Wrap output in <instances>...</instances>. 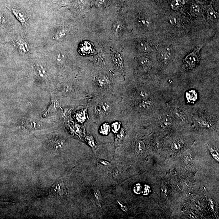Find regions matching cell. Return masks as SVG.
Instances as JSON below:
<instances>
[{"label":"cell","mask_w":219,"mask_h":219,"mask_svg":"<svg viewBox=\"0 0 219 219\" xmlns=\"http://www.w3.org/2000/svg\"><path fill=\"white\" fill-rule=\"evenodd\" d=\"M37 70L38 71L39 74H40V76L43 77H45L46 76H47V74L46 73V71H45L44 70L42 67L41 66L38 67Z\"/></svg>","instance_id":"cell-19"},{"label":"cell","mask_w":219,"mask_h":219,"mask_svg":"<svg viewBox=\"0 0 219 219\" xmlns=\"http://www.w3.org/2000/svg\"><path fill=\"white\" fill-rule=\"evenodd\" d=\"M98 1L100 5H104L106 3V0H99Z\"/></svg>","instance_id":"cell-24"},{"label":"cell","mask_w":219,"mask_h":219,"mask_svg":"<svg viewBox=\"0 0 219 219\" xmlns=\"http://www.w3.org/2000/svg\"><path fill=\"white\" fill-rule=\"evenodd\" d=\"M122 28V24L120 22H117L113 25V30L116 33H117L120 32Z\"/></svg>","instance_id":"cell-16"},{"label":"cell","mask_w":219,"mask_h":219,"mask_svg":"<svg viewBox=\"0 0 219 219\" xmlns=\"http://www.w3.org/2000/svg\"><path fill=\"white\" fill-rule=\"evenodd\" d=\"M207 20L210 21H214L218 19L219 13L214 10L212 6V2L206 6L205 8Z\"/></svg>","instance_id":"cell-3"},{"label":"cell","mask_w":219,"mask_h":219,"mask_svg":"<svg viewBox=\"0 0 219 219\" xmlns=\"http://www.w3.org/2000/svg\"><path fill=\"white\" fill-rule=\"evenodd\" d=\"M13 13L17 19L23 25L26 26L28 23V18L23 11L19 9H12Z\"/></svg>","instance_id":"cell-5"},{"label":"cell","mask_w":219,"mask_h":219,"mask_svg":"<svg viewBox=\"0 0 219 219\" xmlns=\"http://www.w3.org/2000/svg\"><path fill=\"white\" fill-rule=\"evenodd\" d=\"M139 49L142 52H149L152 51V49L149 44L146 42L142 41L139 44Z\"/></svg>","instance_id":"cell-10"},{"label":"cell","mask_w":219,"mask_h":219,"mask_svg":"<svg viewBox=\"0 0 219 219\" xmlns=\"http://www.w3.org/2000/svg\"><path fill=\"white\" fill-rule=\"evenodd\" d=\"M152 102L150 101L146 100L140 103L139 105V107L141 109H146L149 108L151 106Z\"/></svg>","instance_id":"cell-14"},{"label":"cell","mask_w":219,"mask_h":219,"mask_svg":"<svg viewBox=\"0 0 219 219\" xmlns=\"http://www.w3.org/2000/svg\"><path fill=\"white\" fill-rule=\"evenodd\" d=\"M65 57L64 55L61 53L58 54L57 56V60L59 62H62L64 60Z\"/></svg>","instance_id":"cell-21"},{"label":"cell","mask_w":219,"mask_h":219,"mask_svg":"<svg viewBox=\"0 0 219 219\" xmlns=\"http://www.w3.org/2000/svg\"><path fill=\"white\" fill-rule=\"evenodd\" d=\"M139 63L143 68H147L150 65L151 62L147 58L142 57L139 60Z\"/></svg>","instance_id":"cell-13"},{"label":"cell","mask_w":219,"mask_h":219,"mask_svg":"<svg viewBox=\"0 0 219 219\" xmlns=\"http://www.w3.org/2000/svg\"><path fill=\"white\" fill-rule=\"evenodd\" d=\"M172 124V120L169 117L165 116L163 117L160 122L161 126L163 128H166L170 126Z\"/></svg>","instance_id":"cell-11"},{"label":"cell","mask_w":219,"mask_h":219,"mask_svg":"<svg viewBox=\"0 0 219 219\" xmlns=\"http://www.w3.org/2000/svg\"><path fill=\"white\" fill-rule=\"evenodd\" d=\"M144 147H145V146H144V143L142 141H139L137 144V149L139 151H143V150L144 149Z\"/></svg>","instance_id":"cell-20"},{"label":"cell","mask_w":219,"mask_h":219,"mask_svg":"<svg viewBox=\"0 0 219 219\" xmlns=\"http://www.w3.org/2000/svg\"><path fill=\"white\" fill-rule=\"evenodd\" d=\"M96 111L99 114L108 113L111 110V106L107 102H102L98 105L96 108Z\"/></svg>","instance_id":"cell-6"},{"label":"cell","mask_w":219,"mask_h":219,"mask_svg":"<svg viewBox=\"0 0 219 219\" xmlns=\"http://www.w3.org/2000/svg\"><path fill=\"white\" fill-rule=\"evenodd\" d=\"M68 33V30L67 28H62L55 32L54 38L58 40L62 39L66 36Z\"/></svg>","instance_id":"cell-8"},{"label":"cell","mask_w":219,"mask_h":219,"mask_svg":"<svg viewBox=\"0 0 219 219\" xmlns=\"http://www.w3.org/2000/svg\"><path fill=\"white\" fill-rule=\"evenodd\" d=\"M202 46H199L193 50L183 60L184 66L185 68L188 70H191L194 68L199 62L200 52Z\"/></svg>","instance_id":"cell-1"},{"label":"cell","mask_w":219,"mask_h":219,"mask_svg":"<svg viewBox=\"0 0 219 219\" xmlns=\"http://www.w3.org/2000/svg\"><path fill=\"white\" fill-rule=\"evenodd\" d=\"M191 11L192 14L196 15H200L202 13L201 7L199 5L196 4L192 5L191 8Z\"/></svg>","instance_id":"cell-12"},{"label":"cell","mask_w":219,"mask_h":219,"mask_svg":"<svg viewBox=\"0 0 219 219\" xmlns=\"http://www.w3.org/2000/svg\"><path fill=\"white\" fill-rule=\"evenodd\" d=\"M97 82L100 87H105L110 84V80L105 75H100L97 77Z\"/></svg>","instance_id":"cell-9"},{"label":"cell","mask_w":219,"mask_h":219,"mask_svg":"<svg viewBox=\"0 0 219 219\" xmlns=\"http://www.w3.org/2000/svg\"><path fill=\"white\" fill-rule=\"evenodd\" d=\"M115 63L117 64V66L119 67L120 69H122L123 65V61L121 57L120 56L119 57V56L116 55L115 56Z\"/></svg>","instance_id":"cell-18"},{"label":"cell","mask_w":219,"mask_h":219,"mask_svg":"<svg viewBox=\"0 0 219 219\" xmlns=\"http://www.w3.org/2000/svg\"><path fill=\"white\" fill-rule=\"evenodd\" d=\"M182 5V1L181 0H174L171 3V7L173 9H177Z\"/></svg>","instance_id":"cell-17"},{"label":"cell","mask_w":219,"mask_h":219,"mask_svg":"<svg viewBox=\"0 0 219 219\" xmlns=\"http://www.w3.org/2000/svg\"><path fill=\"white\" fill-rule=\"evenodd\" d=\"M140 97H142V98H145L148 96V94L146 92L142 91V92H140Z\"/></svg>","instance_id":"cell-22"},{"label":"cell","mask_w":219,"mask_h":219,"mask_svg":"<svg viewBox=\"0 0 219 219\" xmlns=\"http://www.w3.org/2000/svg\"><path fill=\"white\" fill-rule=\"evenodd\" d=\"M80 49L81 53L83 54H89L93 51V46L88 42H84L82 44Z\"/></svg>","instance_id":"cell-7"},{"label":"cell","mask_w":219,"mask_h":219,"mask_svg":"<svg viewBox=\"0 0 219 219\" xmlns=\"http://www.w3.org/2000/svg\"><path fill=\"white\" fill-rule=\"evenodd\" d=\"M158 54L160 59L163 62H168L170 59V50L168 47H160L158 50Z\"/></svg>","instance_id":"cell-4"},{"label":"cell","mask_w":219,"mask_h":219,"mask_svg":"<svg viewBox=\"0 0 219 219\" xmlns=\"http://www.w3.org/2000/svg\"><path fill=\"white\" fill-rule=\"evenodd\" d=\"M5 21V19L2 15H0V24H2Z\"/></svg>","instance_id":"cell-23"},{"label":"cell","mask_w":219,"mask_h":219,"mask_svg":"<svg viewBox=\"0 0 219 219\" xmlns=\"http://www.w3.org/2000/svg\"><path fill=\"white\" fill-rule=\"evenodd\" d=\"M182 143L179 141H175L173 142L172 145V149L175 151H178L181 149L182 147Z\"/></svg>","instance_id":"cell-15"},{"label":"cell","mask_w":219,"mask_h":219,"mask_svg":"<svg viewBox=\"0 0 219 219\" xmlns=\"http://www.w3.org/2000/svg\"><path fill=\"white\" fill-rule=\"evenodd\" d=\"M15 42L19 51L21 53H27L30 50L29 44L22 37H17L15 39Z\"/></svg>","instance_id":"cell-2"}]
</instances>
